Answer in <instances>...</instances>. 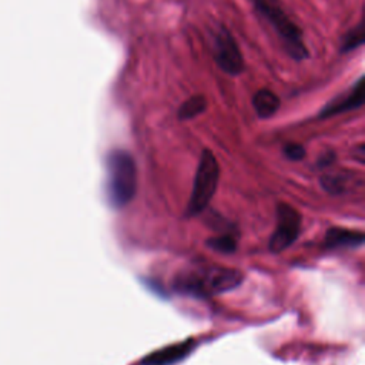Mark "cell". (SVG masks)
Wrapping results in <instances>:
<instances>
[{
    "instance_id": "cell-3",
    "label": "cell",
    "mask_w": 365,
    "mask_h": 365,
    "mask_svg": "<svg viewBox=\"0 0 365 365\" xmlns=\"http://www.w3.org/2000/svg\"><path fill=\"white\" fill-rule=\"evenodd\" d=\"M258 14L268 21L277 33L285 51L294 60H304L308 57V48L302 37L301 29L289 19L279 0H250Z\"/></svg>"
},
{
    "instance_id": "cell-2",
    "label": "cell",
    "mask_w": 365,
    "mask_h": 365,
    "mask_svg": "<svg viewBox=\"0 0 365 365\" xmlns=\"http://www.w3.org/2000/svg\"><path fill=\"white\" fill-rule=\"evenodd\" d=\"M137 188L134 158L124 150H114L106 158V194L113 207H124Z\"/></svg>"
},
{
    "instance_id": "cell-7",
    "label": "cell",
    "mask_w": 365,
    "mask_h": 365,
    "mask_svg": "<svg viewBox=\"0 0 365 365\" xmlns=\"http://www.w3.org/2000/svg\"><path fill=\"white\" fill-rule=\"evenodd\" d=\"M365 100V87H364V77L359 80L344 94H339L334 100H331L318 114L321 118L338 115L351 110H356L364 104Z\"/></svg>"
},
{
    "instance_id": "cell-14",
    "label": "cell",
    "mask_w": 365,
    "mask_h": 365,
    "mask_svg": "<svg viewBox=\"0 0 365 365\" xmlns=\"http://www.w3.org/2000/svg\"><path fill=\"white\" fill-rule=\"evenodd\" d=\"M284 154L287 158L289 160H301L305 155V150L301 144H295V143H289L284 147Z\"/></svg>"
},
{
    "instance_id": "cell-11",
    "label": "cell",
    "mask_w": 365,
    "mask_h": 365,
    "mask_svg": "<svg viewBox=\"0 0 365 365\" xmlns=\"http://www.w3.org/2000/svg\"><path fill=\"white\" fill-rule=\"evenodd\" d=\"M207 107V101L204 96H192L185 100L178 108V118L180 120H190L198 114H201Z\"/></svg>"
},
{
    "instance_id": "cell-12",
    "label": "cell",
    "mask_w": 365,
    "mask_h": 365,
    "mask_svg": "<svg viewBox=\"0 0 365 365\" xmlns=\"http://www.w3.org/2000/svg\"><path fill=\"white\" fill-rule=\"evenodd\" d=\"M362 43H364V24L358 23V26L355 29L349 30L344 36V38L341 41V51L348 53V51L362 46Z\"/></svg>"
},
{
    "instance_id": "cell-9",
    "label": "cell",
    "mask_w": 365,
    "mask_h": 365,
    "mask_svg": "<svg viewBox=\"0 0 365 365\" xmlns=\"http://www.w3.org/2000/svg\"><path fill=\"white\" fill-rule=\"evenodd\" d=\"M364 242V235L361 231H352L341 227H334L327 231L325 244L331 248L338 247H359Z\"/></svg>"
},
{
    "instance_id": "cell-10",
    "label": "cell",
    "mask_w": 365,
    "mask_h": 365,
    "mask_svg": "<svg viewBox=\"0 0 365 365\" xmlns=\"http://www.w3.org/2000/svg\"><path fill=\"white\" fill-rule=\"evenodd\" d=\"M279 104H281L279 97L268 88H261L252 96L254 110L261 118L272 117L278 111Z\"/></svg>"
},
{
    "instance_id": "cell-8",
    "label": "cell",
    "mask_w": 365,
    "mask_h": 365,
    "mask_svg": "<svg viewBox=\"0 0 365 365\" xmlns=\"http://www.w3.org/2000/svg\"><path fill=\"white\" fill-rule=\"evenodd\" d=\"M192 349V341H184L178 342L174 345H168L165 348L157 349L147 355L143 361L141 365H173L187 356L190 351Z\"/></svg>"
},
{
    "instance_id": "cell-4",
    "label": "cell",
    "mask_w": 365,
    "mask_h": 365,
    "mask_svg": "<svg viewBox=\"0 0 365 365\" xmlns=\"http://www.w3.org/2000/svg\"><path fill=\"white\" fill-rule=\"evenodd\" d=\"M220 167L210 150H204L195 171L194 185L190 195L187 211L190 215L201 212L212 198L218 184Z\"/></svg>"
},
{
    "instance_id": "cell-6",
    "label": "cell",
    "mask_w": 365,
    "mask_h": 365,
    "mask_svg": "<svg viewBox=\"0 0 365 365\" xmlns=\"http://www.w3.org/2000/svg\"><path fill=\"white\" fill-rule=\"evenodd\" d=\"M299 228V212L288 204H279L277 210V228L269 238V250L274 252H279L288 248L297 240Z\"/></svg>"
},
{
    "instance_id": "cell-1",
    "label": "cell",
    "mask_w": 365,
    "mask_h": 365,
    "mask_svg": "<svg viewBox=\"0 0 365 365\" xmlns=\"http://www.w3.org/2000/svg\"><path fill=\"white\" fill-rule=\"evenodd\" d=\"M240 282V271L227 267L205 264L182 271L175 279V287L180 291L197 297H210L232 289Z\"/></svg>"
},
{
    "instance_id": "cell-13",
    "label": "cell",
    "mask_w": 365,
    "mask_h": 365,
    "mask_svg": "<svg viewBox=\"0 0 365 365\" xmlns=\"http://www.w3.org/2000/svg\"><path fill=\"white\" fill-rule=\"evenodd\" d=\"M208 245L217 251L221 252H231L235 250V240L230 235H222V237H215L208 241Z\"/></svg>"
},
{
    "instance_id": "cell-5",
    "label": "cell",
    "mask_w": 365,
    "mask_h": 365,
    "mask_svg": "<svg viewBox=\"0 0 365 365\" xmlns=\"http://www.w3.org/2000/svg\"><path fill=\"white\" fill-rule=\"evenodd\" d=\"M212 53L218 67L227 74L237 76L244 68L242 54L232 34L220 26L212 34Z\"/></svg>"
}]
</instances>
